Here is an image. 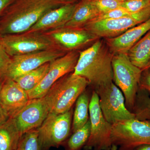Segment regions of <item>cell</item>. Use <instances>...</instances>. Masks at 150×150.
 Instances as JSON below:
<instances>
[{
    "instance_id": "cell-1",
    "label": "cell",
    "mask_w": 150,
    "mask_h": 150,
    "mask_svg": "<svg viewBox=\"0 0 150 150\" xmlns=\"http://www.w3.org/2000/svg\"><path fill=\"white\" fill-rule=\"evenodd\" d=\"M68 3L62 0H14L0 18V36L27 32L48 11Z\"/></svg>"
},
{
    "instance_id": "cell-2",
    "label": "cell",
    "mask_w": 150,
    "mask_h": 150,
    "mask_svg": "<svg viewBox=\"0 0 150 150\" xmlns=\"http://www.w3.org/2000/svg\"><path fill=\"white\" fill-rule=\"evenodd\" d=\"M113 55L106 43L97 39L88 48L79 51L73 74L85 78L93 90L111 83Z\"/></svg>"
},
{
    "instance_id": "cell-3",
    "label": "cell",
    "mask_w": 150,
    "mask_h": 150,
    "mask_svg": "<svg viewBox=\"0 0 150 150\" xmlns=\"http://www.w3.org/2000/svg\"><path fill=\"white\" fill-rule=\"evenodd\" d=\"M88 86L89 83L85 78L73 73L62 77L43 97L49 112L61 114L70 110Z\"/></svg>"
},
{
    "instance_id": "cell-4",
    "label": "cell",
    "mask_w": 150,
    "mask_h": 150,
    "mask_svg": "<svg viewBox=\"0 0 150 150\" xmlns=\"http://www.w3.org/2000/svg\"><path fill=\"white\" fill-rule=\"evenodd\" d=\"M112 67L113 82L123 93L126 107L132 112L142 71L131 63L125 53L113 54Z\"/></svg>"
},
{
    "instance_id": "cell-5",
    "label": "cell",
    "mask_w": 150,
    "mask_h": 150,
    "mask_svg": "<svg viewBox=\"0 0 150 150\" xmlns=\"http://www.w3.org/2000/svg\"><path fill=\"white\" fill-rule=\"evenodd\" d=\"M112 145L118 150H129L142 144H150V122L136 118L123 120L112 124Z\"/></svg>"
},
{
    "instance_id": "cell-6",
    "label": "cell",
    "mask_w": 150,
    "mask_h": 150,
    "mask_svg": "<svg viewBox=\"0 0 150 150\" xmlns=\"http://www.w3.org/2000/svg\"><path fill=\"white\" fill-rule=\"evenodd\" d=\"M150 18V6L138 12L119 18L91 22L84 28L98 39L114 38Z\"/></svg>"
},
{
    "instance_id": "cell-7",
    "label": "cell",
    "mask_w": 150,
    "mask_h": 150,
    "mask_svg": "<svg viewBox=\"0 0 150 150\" xmlns=\"http://www.w3.org/2000/svg\"><path fill=\"white\" fill-rule=\"evenodd\" d=\"M0 37L6 51L11 57L59 48L54 40L44 32H26Z\"/></svg>"
},
{
    "instance_id": "cell-8",
    "label": "cell",
    "mask_w": 150,
    "mask_h": 150,
    "mask_svg": "<svg viewBox=\"0 0 150 150\" xmlns=\"http://www.w3.org/2000/svg\"><path fill=\"white\" fill-rule=\"evenodd\" d=\"M73 112L72 108L61 114L48 113L38 129L39 140L43 149L48 150L52 147H57L66 142L71 131Z\"/></svg>"
},
{
    "instance_id": "cell-9",
    "label": "cell",
    "mask_w": 150,
    "mask_h": 150,
    "mask_svg": "<svg viewBox=\"0 0 150 150\" xmlns=\"http://www.w3.org/2000/svg\"><path fill=\"white\" fill-rule=\"evenodd\" d=\"M93 90L98 95L100 108L108 122L112 124L135 118L134 113L126 107L123 93L113 82Z\"/></svg>"
},
{
    "instance_id": "cell-10",
    "label": "cell",
    "mask_w": 150,
    "mask_h": 150,
    "mask_svg": "<svg viewBox=\"0 0 150 150\" xmlns=\"http://www.w3.org/2000/svg\"><path fill=\"white\" fill-rule=\"evenodd\" d=\"M91 122L90 135L84 149L85 150H109L112 146L111 134L112 124L103 115L96 92H92L89 106Z\"/></svg>"
},
{
    "instance_id": "cell-11",
    "label": "cell",
    "mask_w": 150,
    "mask_h": 150,
    "mask_svg": "<svg viewBox=\"0 0 150 150\" xmlns=\"http://www.w3.org/2000/svg\"><path fill=\"white\" fill-rule=\"evenodd\" d=\"M56 48L11 57L5 79L13 80L67 54Z\"/></svg>"
},
{
    "instance_id": "cell-12",
    "label": "cell",
    "mask_w": 150,
    "mask_h": 150,
    "mask_svg": "<svg viewBox=\"0 0 150 150\" xmlns=\"http://www.w3.org/2000/svg\"><path fill=\"white\" fill-rule=\"evenodd\" d=\"M79 56V52L77 51H70L50 62L49 70L42 81L34 88L27 92L29 100L43 98L59 79L74 71Z\"/></svg>"
},
{
    "instance_id": "cell-13",
    "label": "cell",
    "mask_w": 150,
    "mask_h": 150,
    "mask_svg": "<svg viewBox=\"0 0 150 150\" xmlns=\"http://www.w3.org/2000/svg\"><path fill=\"white\" fill-rule=\"evenodd\" d=\"M49 113L48 106L43 97L30 100L26 105L10 118L22 136L40 127Z\"/></svg>"
},
{
    "instance_id": "cell-14",
    "label": "cell",
    "mask_w": 150,
    "mask_h": 150,
    "mask_svg": "<svg viewBox=\"0 0 150 150\" xmlns=\"http://www.w3.org/2000/svg\"><path fill=\"white\" fill-rule=\"evenodd\" d=\"M44 33L54 40L59 48L67 53L77 51L98 39L84 27H62Z\"/></svg>"
},
{
    "instance_id": "cell-15",
    "label": "cell",
    "mask_w": 150,
    "mask_h": 150,
    "mask_svg": "<svg viewBox=\"0 0 150 150\" xmlns=\"http://www.w3.org/2000/svg\"><path fill=\"white\" fill-rule=\"evenodd\" d=\"M29 100L27 91L14 81L4 80L0 93V103L9 118L26 105Z\"/></svg>"
},
{
    "instance_id": "cell-16",
    "label": "cell",
    "mask_w": 150,
    "mask_h": 150,
    "mask_svg": "<svg viewBox=\"0 0 150 150\" xmlns=\"http://www.w3.org/2000/svg\"><path fill=\"white\" fill-rule=\"evenodd\" d=\"M76 3H68L48 11L27 32H45L64 27L71 17Z\"/></svg>"
},
{
    "instance_id": "cell-17",
    "label": "cell",
    "mask_w": 150,
    "mask_h": 150,
    "mask_svg": "<svg viewBox=\"0 0 150 150\" xmlns=\"http://www.w3.org/2000/svg\"><path fill=\"white\" fill-rule=\"evenodd\" d=\"M150 30V18L119 36L105 39L106 44L112 54L127 53L129 49Z\"/></svg>"
},
{
    "instance_id": "cell-18",
    "label": "cell",
    "mask_w": 150,
    "mask_h": 150,
    "mask_svg": "<svg viewBox=\"0 0 150 150\" xmlns=\"http://www.w3.org/2000/svg\"><path fill=\"white\" fill-rule=\"evenodd\" d=\"M100 14L90 0H80L76 4L71 17L64 27H84Z\"/></svg>"
},
{
    "instance_id": "cell-19",
    "label": "cell",
    "mask_w": 150,
    "mask_h": 150,
    "mask_svg": "<svg viewBox=\"0 0 150 150\" xmlns=\"http://www.w3.org/2000/svg\"><path fill=\"white\" fill-rule=\"evenodd\" d=\"M131 63L140 69H146L150 60V30L127 53Z\"/></svg>"
},
{
    "instance_id": "cell-20",
    "label": "cell",
    "mask_w": 150,
    "mask_h": 150,
    "mask_svg": "<svg viewBox=\"0 0 150 150\" xmlns=\"http://www.w3.org/2000/svg\"><path fill=\"white\" fill-rule=\"evenodd\" d=\"M21 136L9 117L0 124V150H16Z\"/></svg>"
},
{
    "instance_id": "cell-21",
    "label": "cell",
    "mask_w": 150,
    "mask_h": 150,
    "mask_svg": "<svg viewBox=\"0 0 150 150\" xmlns=\"http://www.w3.org/2000/svg\"><path fill=\"white\" fill-rule=\"evenodd\" d=\"M90 99L86 90L77 99L73 112L72 126L73 133L84 126L89 119V106Z\"/></svg>"
},
{
    "instance_id": "cell-22",
    "label": "cell",
    "mask_w": 150,
    "mask_h": 150,
    "mask_svg": "<svg viewBox=\"0 0 150 150\" xmlns=\"http://www.w3.org/2000/svg\"><path fill=\"white\" fill-rule=\"evenodd\" d=\"M50 62L13 80L21 88L28 91L35 88L42 81L49 70Z\"/></svg>"
},
{
    "instance_id": "cell-23",
    "label": "cell",
    "mask_w": 150,
    "mask_h": 150,
    "mask_svg": "<svg viewBox=\"0 0 150 150\" xmlns=\"http://www.w3.org/2000/svg\"><path fill=\"white\" fill-rule=\"evenodd\" d=\"M132 112L136 119L150 122V96L146 91L139 88Z\"/></svg>"
},
{
    "instance_id": "cell-24",
    "label": "cell",
    "mask_w": 150,
    "mask_h": 150,
    "mask_svg": "<svg viewBox=\"0 0 150 150\" xmlns=\"http://www.w3.org/2000/svg\"><path fill=\"white\" fill-rule=\"evenodd\" d=\"M91 132V122L89 119L85 125L73 133L65 145V150H81L88 141Z\"/></svg>"
},
{
    "instance_id": "cell-25",
    "label": "cell",
    "mask_w": 150,
    "mask_h": 150,
    "mask_svg": "<svg viewBox=\"0 0 150 150\" xmlns=\"http://www.w3.org/2000/svg\"><path fill=\"white\" fill-rule=\"evenodd\" d=\"M16 150H46L40 144L38 129L31 130L21 137Z\"/></svg>"
},
{
    "instance_id": "cell-26",
    "label": "cell",
    "mask_w": 150,
    "mask_h": 150,
    "mask_svg": "<svg viewBox=\"0 0 150 150\" xmlns=\"http://www.w3.org/2000/svg\"><path fill=\"white\" fill-rule=\"evenodd\" d=\"M100 14L107 12L121 7L125 0H90Z\"/></svg>"
},
{
    "instance_id": "cell-27",
    "label": "cell",
    "mask_w": 150,
    "mask_h": 150,
    "mask_svg": "<svg viewBox=\"0 0 150 150\" xmlns=\"http://www.w3.org/2000/svg\"><path fill=\"white\" fill-rule=\"evenodd\" d=\"M150 6V0H125L121 7L131 13H135Z\"/></svg>"
},
{
    "instance_id": "cell-28",
    "label": "cell",
    "mask_w": 150,
    "mask_h": 150,
    "mask_svg": "<svg viewBox=\"0 0 150 150\" xmlns=\"http://www.w3.org/2000/svg\"><path fill=\"white\" fill-rule=\"evenodd\" d=\"M11 57L8 54L0 37V79L4 81Z\"/></svg>"
},
{
    "instance_id": "cell-29",
    "label": "cell",
    "mask_w": 150,
    "mask_h": 150,
    "mask_svg": "<svg viewBox=\"0 0 150 150\" xmlns=\"http://www.w3.org/2000/svg\"><path fill=\"white\" fill-rule=\"evenodd\" d=\"M131 14V13H129L125 9L120 7L118 8L109 11L107 12L100 14L95 19V20H94L92 21L103 20L110 19L119 18L129 15Z\"/></svg>"
},
{
    "instance_id": "cell-30",
    "label": "cell",
    "mask_w": 150,
    "mask_h": 150,
    "mask_svg": "<svg viewBox=\"0 0 150 150\" xmlns=\"http://www.w3.org/2000/svg\"><path fill=\"white\" fill-rule=\"evenodd\" d=\"M139 88L146 91L150 96V68L142 71Z\"/></svg>"
},
{
    "instance_id": "cell-31",
    "label": "cell",
    "mask_w": 150,
    "mask_h": 150,
    "mask_svg": "<svg viewBox=\"0 0 150 150\" xmlns=\"http://www.w3.org/2000/svg\"><path fill=\"white\" fill-rule=\"evenodd\" d=\"M14 0H0V18Z\"/></svg>"
},
{
    "instance_id": "cell-32",
    "label": "cell",
    "mask_w": 150,
    "mask_h": 150,
    "mask_svg": "<svg viewBox=\"0 0 150 150\" xmlns=\"http://www.w3.org/2000/svg\"><path fill=\"white\" fill-rule=\"evenodd\" d=\"M8 118V115L0 103V124L6 121Z\"/></svg>"
},
{
    "instance_id": "cell-33",
    "label": "cell",
    "mask_w": 150,
    "mask_h": 150,
    "mask_svg": "<svg viewBox=\"0 0 150 150\" xmlns=\"http://www.w3.org/2000/svg\"><path fill=\"white\" fill-rule=\"evenodd\" d=\"M129 150H150V144H142Z\"/></svg>"
},
{
    "instance_id": "cell-34",
    "label": "cell",
    "mask_w": 150,
    "mask_h": 150,
    "mask_svg": "<svg viewBox=\"0 0 150 150\" xmlns=\"http://www.w3.org/2000/svg\"><path fill=\"white\" fill-rule=\"evenodd\" d=\"M62 1L68 3H76L79 1V0H62Z\"/></svg>"
},
{
    "instance_id": "cell-35",
    "label": "cell",
    "mask_w": 150,
    "mask_h": 150,
    "mask_svg": "<svg viewBox=\"0 0 150 150\" xmlns=\"http://www.w3.org/2000/svg\"><path fill=\"white\" fill-rule=\"evenodd\" d=\"M109 150H118V147L115 145H112Z\"/></svg>"
},
{
    "instance_id": "cell-36",
    "label": "cell",
    "mask_w": 150,
    "mask_h": 150,
    "mask_svg": "<svg viewBox=\"0 0 150 150\" xmlns=\"http://www.w3.org/2000/svg\"><path fill=\"white\" fill-rule=\"evenodd\" d=\"M3 81L0 79V93H1V90L2 86Z\"/></svg>"
},
{
    "instance_id": "cell-37",
    "label": "cell",
    "mask_w": 150,
    "mask_h": 150,
    "mask_svg": "<svg viewBox=\"0 0 150 150\" xmlns=\"http://www.w3.org/2000/svg\"><path fill=\"white\" fill-rule=\"evenodd\" d=\"M150 68V60L149 62V64H148L147 66L146 67V68L145 69H148V68Z\"/></svg>"
}]
</instances>
